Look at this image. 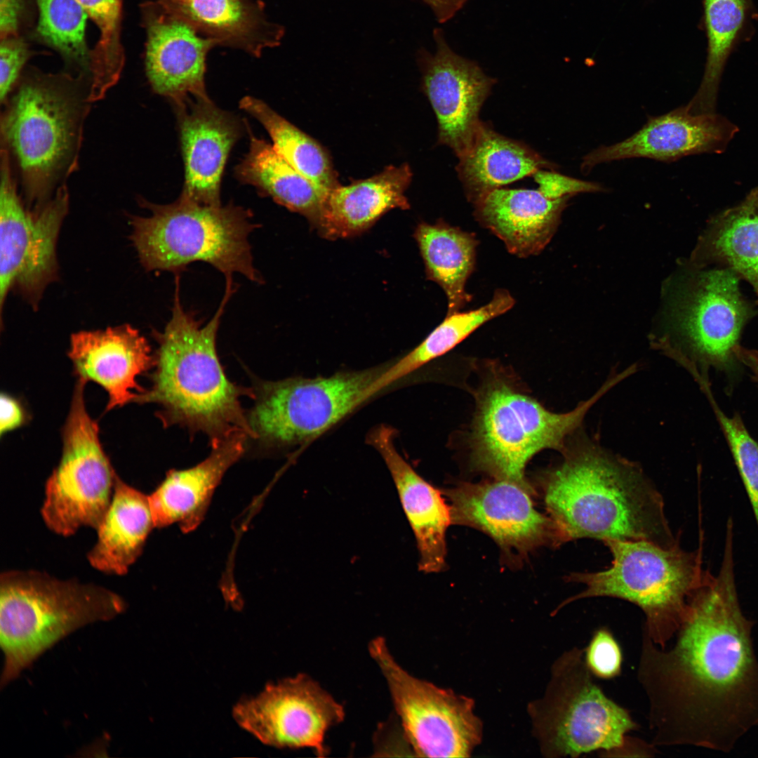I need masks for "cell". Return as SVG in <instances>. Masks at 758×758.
Segmentation results:
<instances>
[{
    "label": "cell",
    "mask_w": 758,
    "mask_h": 758,
    "mask_svg": "<svg viewBox=\"0 0 758 758\" xmlns=\"http://www.w3.org/2000/svg\"><path fill=\"white\" fill-rule=\"evenodd\" d=\"M69 357L78 378L107 392L108 411L135 402L145 390L137 378L154 361L147 340L130 325L74 333Z\"/></svg>",
    "instance_id": "44dd1931"
},
{
    "label": "cell",
    "mask_w": 758,
    "mask_h": 758,
    "mask_svg": "<svg viewBox=\"0 0 758 758\" xmlns=\"http://www.w3.org/2000/svg\"><path fill=\"white\" fill-rule=\"evenodd\" d=\"M126 601L114 591L36 570L0 576V686L16 679L41 655L75 630L123 613Z\"/></svg>",
    "instance_id": "5b68a950"
},
{
    "label": "cell",
    "mask_w": 758,
    "mask_h": 758,
    "mask_svg": "<svg viewBox=\"0 0 758 758\" xmlns=\"http://www.w3.org/2000/svg\"><path fill=\"white\" fill-rule=\"evenodd\" d=\"M729 268L693 270L667 281L663 333L654 344L689 370L694 362L729 368L752 310Z\"/></svg>",
    "instance_id": "30bf717a"
},
{
    "label": "cell",
    "mask_w": 758,
    "mask_h": 758,
    "mask_svg": "<svg viewBox=\"0 0 758 758\" xmlns=\"http://www.w3.org/2000/svg\"><path fill=\"white\" fill-rule=\"evenodd\" d=\"M397 434L395 428L381 424L371 430L366 441L380 453L394 481L415 538L419 569L437 573L445 566L446 533L452 522L450 505L397 451Z\"/></svg>",
    "instance_id": "7402d4cb"
},
{
    "label": "cell",
    "mask_w": 758,
    "mask_h": 758,
    "mask_svg": "<svg viewBox=\"0 0 758 758\" xmlns=\"http://www.w3.org/2000/svg\"><path fill=\"white\" fill-rule=\"evenodd\" d=\"M515 304L504 288L495 291L486 305L472 310L446 315L419 345L399 359L388 364L375 382L378 392L444 355L487 321L507 312Z\"/></svg>",
    "instance_id": "d6a6232c"
},
{
    "label": "cell",
    "mask_w": 758,
    "mask_h": 758,
    "mask_svg": "<svg viewBox=\"0 0 758 758\" xmlns=\"http://www.w3.org/2000/svg\"><path fill=\"white\" fill-rule=\"evenodd\" d=\"M248 437L244 432H233L211 446V453L200 463L169 471L148 496L155 527L178 523L184 532L197 528L225 472L244 453Z\"/></svg>",
    "instance_id": "cb8c5ba5"
},
{
    "label": "cell",
    "mask_w": 758,
    "mask_h": 758,
    "mask_svg": "<svg viewBox=\"0 0 758 758\" xmlns=\"http://www.w3.org/2000/svg\"><path fill=\"white\" fill-rule=\"evenodd\" d=\"M754 622L736 584L733 542L689 599L672 646L643 630L638 680L646 694L654 746L691 745L729 753L758 728Z\"/></svg>",
    "instance_id": "6da1fadb"
},
{
    "label": "cell",
    "mask_w": 758,
    "mask_h": 758,
    "mask_svg": "<svg viewBox=\"0 0 758 758\" xmlns=\"http://www.w3.org/2000/svg\"><path fill=\"white\" fill-rule=\"evenodd\" d=\"M0 434L13 431L22 426L27 420V413L21 402L13 396L1 394Z\"/></svg>",
    "instance_id": "60d3db41"
},
{
    "label": "cell",
    "mask_w": 758,
    "mask_h": 758,
    "mask_svg": "<svg viewBox=\"0 0 758 758\" xmlns=\"http://www.w3.org/2000/svg\"><path fill=\"white\" fill-rule=\"evenodd\" d=\"M36 32L46 45L70 64L91 72V53L86 42L87 14L77 0H36Z\"/></svg>",
    "instance_id": "d590c367"
},
{
    "label": "cell",
    "mask_w": 758,
    "mask_h": 758,
    "mask_svg": "<svg viewBox=\"0 0 758 758\" xmlns=\"http://www.w3.org/2000/svg\"><path fill=\"white\" fill-rule=\"evenodd\" d=\"M175 109L185 164L180 195L201 204L221 205V178L241 124L208 97L190 98Z\"/></svg>",
    "instance_id": "ffe728a7"
},
{
    "label": "cell",
    "mask_w": 758,
    "mask_h": 758,
    "mask_svg": "<svg viewBox=\"0 0 758 758\" xmlns=\"http://www.w3.org/2000/svg\"><path fill=\"white\" fill-rule=\"evenodd\" d=\"M154 522L148 496L118 475L109 506L87 554L90 564L107 574L123 576L140 556Z\"/></svg>",
    "instance_id": "4316f807"
},
{
    "label": "cell",
    "mask_w": 758,
    "mask_h": 758,
    "mask_svg": "<svg viewBox=\"0 0 758 758\" xmlns=\"http://www.w3.org/2000/svg\"><path fill=\"white\" fill-rule=\"evenodd\" d=\"M368 651L387 682L414 755L470 757L483 737L473 699L408 673L381 637L371 641Z\"/></svg>",
    "instance_id": "4fadbf2b"
},
{
    "label": "cell",
    "mask_w": 758,
    "mask_h": 758,
    "mask_svg": "<svg viewBox=\"0 0 758 758\" xmlns=\"http://www.w3.org/2000/svg\"><path fill=\"white\" fill-rule=\"evenodd\" d=\"M237 724L265 745L310 748L318 757L328 753L326 732L341 723L345 709L310 676L300 673L267 684L258 695L233 708Z\"/></svg>",
    "instance_id": "9a60e30c"
},
{
    "label": "cell",
    "mask_w": 758,
    "mask_h": 758,
    "mask_svg": "<svg viewBox=\"0 0 758 758\" xmlns=\"http://www.w3.org/2000/svg\"><path fill=\"white\" fill-rule=\"evenodd\" d=\"M534 490L515 482H460L446 490L452 523L488 535L505 555L523 559L541 545H557L554 524L536 508Z\"/></svg>",
    "instance_id": "2e32d148"
},
{
    "label": "cell",
    "mask_w": 758,
    "mask_h": 758,
    "mask_svg": "<svg viewBox=\"0 0 758 758\" xmlns=\"http://www.w3.org/2000/svg\"><path fill=\"white\" fill-rule=\"evenodd\" d=\"M170 14L217 44L243 48L256 56L279 44L283 28L265 20L246 0H158Z\"/></svg>",
    "instance_id": "83f0119b"
},
{
    "label": "cell",
    "mask_w": 758,
    "mask_h": 758,
    "mask_svg": "<svg viewBox=\"0 0 758 758\" xmlns=\"http://www.w3.org/2000/svg\"><path fill=\"white\" fill-rule=\"evenodd\" d=\"M86 382L78 378L62 430V451L45 485L41 517L64 537L87 526L96 529L112 500L117 473L99 439L96 422L86 406Z\"/></svg>",
    "instance_id": "7c38bea8"
},
{
    "label": "cell",
    "mask_w": 758,
    "mask_h": 758,
    "mask_svg": "<svg viewBox=\"0 0 758 758\" xmlns=\"http://www.w3.org/2000/svg\"><path fill=\"white\" fill-rule=\"evenodd\" d=\"M433 39L435 51L422 49L418 55L421 88L437 119L438 143L459 157L474 139L481 121L480 109L496 79L476 62L455 52L442 29H434Z\"/></svg>",
    "instance_id": "e0dca14e"
},
{
    "label": "cell",
    "mask_w": 758,
    "mask_h": 758,
    "mask_svg": "<svg viewBox=\"0 0 758 758\" xmlns=\"http://www.w3.org/2000/svg\"><path fill=\"white\" fill-rule=\"evenodd\" d=\"M620 380V375H613L576 408L557 413L519 391L505 378L495 374L488 377L476 394L470 436L474 467L494 479L533 490L524 476L528 461L545 449L561 452L590 408Z\"/></svg>",
    "instance_id": "52a82bcc"
},
{
    "label": "cell",
    "mask_w": 758,
    "mask_h": 758,
    "mask_svg": "<svg viewBox=\"0 0 758 758\" xmlns=\"http://www.w3.org/2000/svg\"><path fill=\"white\" fill-rule=\"evenodd\" d=\"M414 237L427 279L439 284L446 293V315L459 312L472 299L465 286L475 268L479 244L476 235L439 219L434 224L420 223Z\"/></svg>",
    "instance_id": "f546056e"
},
{
    "label": "cell",
    "mask_w": 758,
    "mask_h": 758,
    "mask_svg": "<svg viewBox=\"0 0 758 758\" xmlns=\"http://www.w3.org/2000/svg\"><path fill=\"white\" fill-rule=\"evenodd\" d=\"M222 300L204 326L183 308L179 276L171 318L154 356L152 386L136 399L138 404H154L164 427L179 425L191 432L205 433L215 445L233 432L253 438L242 396L253 397V390L237 385L226 376L216 351V336L225 306L234 291L232 278H226Z\"/></svg>",
    "instance_id": "3957f363"
},
{
    "label": "cell",
    "mask_w": 758,
    "mask_h": 758,
    "mask_svg": "<svg viewBox=\"0 0 758 758\" xmlns=\"http://www.w3.org/2000/svg\"><path fill=\"white\" fill-rule=\"evenodd\" d=\"M604 543L613 557L611 566L598 572L568 576V582L585 587L559 609L570 602L598 597L630 601L644 613L643 630L653 642L667 646L684 620L690 598L705 578L702 545L689 552L679 543L670 547L644 540H609Z\"/></svg>",
    "instance_id": "ba28073f"
},
{
    "label": "cell",
    "mask_w": 758,
    "mask_h": 758,
    "mask_svg": "<svg viewBox=\"0 0 758 758\" xmlns=\"http://www.w3.org/2000/svg\"><path fill=\"white\" fill-rule=\"evenodd\" d=\"M738 131L719 114H693L684 106L649 118L637 132L621 142L589 152L583 157L580 170L587 173L598 164L631 158L670 162L690 154L720 153Z\"/></svg>",
    "instance_id": "ac0fdd59"
},
{
    "label": "cell",
    "mask_w": 758,
    "mask_h": 758,
    "mask_svg": "<svg viewBox=\"0 0 758 758\" xmlns=\"http://www.w3.org/2000/svg\"><path fill=\"white\" fill-rule=\"evenodd\" d=\"M144 13L145 67L153 91L175 106L190 98L208 97L204 84L206 55L217 42L201 37L158 2L147 4Z\"/></svg>",
    "instance_id": "d6986e66"
},
{
    "label": "cell",
    "mask_w": 758,
    "mask_h": 758,
    "mask_svg": "<svg viewBox=\"0 0 758 758\" xmlns=\"http://www.w3.org/2000/svg\"><path fill=\"white\" fill-rule=\"evenodd\" d=\"M576 646L553 663L543 695L528 704L532 732L544 757H576L619 747L638 729L630 712L595 683Z\"/></svg>",
    "instance_id": "9c48e42d"
},
{
    "label": "cell",
    "mask_w": 758,
    "mask_h": 758,
    "mask_svg": "<svg viewBox=\"0 0 758 758\" xmlns=\"http://www.w3.org/2000/svg\"><path fill=\"white\" fill-rule=\"evenodd\" d=\"M29 57L24 41L11 36L1 39L0 44V101L6 103L16 84L20 73Z\"/></svg>",
    "instance_id": "f35d334b"
},
{
    "label": "cell",
    "mask_w": 758,
    "mask_h": 758,
    "mask_svg": "<svg viewBox=\"0 0 758 758\" xmlns=\"http://www.w3.org/2000/svg\"><path fill=\"white\" fill-rule=\"evenodd\" d=\"M716 415L729 445L758 525V444L738 415L729 417L716 406Z\"/></svg>",
    "instance_id": "8d00e7d4"
},
{
    "label": "cell",
    "mask_w": 758,
    "mask_h": 758,
    "mask_svg": "<svg viewBox=\"0 0 758 758\" xmlns=\"http://www.w3.org/2000/svg\"><path fill=\"white\" fill-rule=\"evenodd\" d=\"M239 107L260 121L276 150L302 175L329 194L340 185L328 152L317 140L259 99L246 96Z\"/></svg>",
    "instance_id": "836d02e7"
},
{
    "label": "cell",
    "mask_w": 758,
    "mask_h": 758,
    "mask_svg": "<svg viewBox=\"0 0 758 758\" xmlns=\"http://www.w3.org/2000/svg\"><path fill=\"white\" fill-rule=\"evenodd\" d=\"M533 177L539 185L538 189L552 199L572 197L579 193L601 192L604 190L599 184L571 178L554 170L547 171L541 169L536 171Z\"/></svg>",
    "instance_id": "ab89813d"
},
{
    "label": "cell",
    "mask_w": 758,
    "mask_h": 758,
    "mask_svg": "<svg viewBox=\"0 0 758 758\" xmlns=\"http://www.w3.org/2000/svg\"><path fill=\"white\" fill-rule=\"evenodd\" d=\"M707 60L700 86L686 105L693 114L713 113L727 60L753 17L752 0H703Z\"/></svg>",
    "instance_id": "1f68e13d"
},
{
    "label": "cell",
    "mask_w": 758,
    "mask_h": 758,
    "mask_svg": "<svg viewBox=\"0 0 758 758\" xmlns=\"http://www.w3.org/2000/svg\"><path fill=\"white\" fill-rule=\"evenodd\" d=\"M140 202L150 214L131 218V239L145 270L178 273L202 261L225 277L239 273L262 282L248 240L258 227L249 210L232 204H201L182 195L165 205Z\"/></svg>",
    "instance_id": "8992f818"
},
{
    "label": "cell",
    "mask_w": 758,
    "mask_h": 758,
    "mask_svg": "<svg viewBox=\"0 0 758 758\" xmlns=\"http://www.w3.org/2000/svg\"><path fill=\"white\" fill-rule=\"evenodd\" d=\"M583 650L585 664L594 677L611 679L620 674L622 651L609 629L600 627L596 630Z\"/></svg>",
    "instance_id": "74e56055"
},
{
    "label": "cell",
    "mask_w": 758,
    "mask_h": 758,
    "mask_svg": "<svg viewBox=\"0 0 758 758\" xmlns=\"http://www.w3.org/2000/svg\"><path fill=\"white\" fill-rule=\"evenodd\" d=\"M412 175L407 164L392 165L370 178L338 185L330 192L313 226L329 239L361 234L390 210L410 207L405 192Z\"/></svg>",
    "instance_id": "d4e9b609"
},
{
    "label": "cell",
    "mask_w": 758,
    "mask_h": 758,
    "mask_svg": "<svg viewBox=\"0 0 758 758\" xmlns=\"http://www.w3.org/2000/svg\"><path fill=\"white\" fill-rule=\"evenodd\" d=\"M22 8V0H0V38L15 36Z\"/></svg>",
    "instance_id": "b9f144b4"
},
{
    "label": "cell",
    "mask_w": 758,
    "mask_h": 758,
    "mask_svg": "<svg viewBox=\"0 0 758 758\" xmlns=\"http://www.w3.org/2000/svg\"><path fill=\"white\" fill-rule=\"evenodd\" d=\"M430 7L437 21L446 23L453 18L468 0H422Z\"/></svg>",
    "instance_id": "ee69618b"
},
{
    "label": "cell",
    "mask_w": 758,
    "mask_h": 758,
    "mask_svg": "<svg viewBox=\"0 0 758 758\" xmlns=\"http://www.w3.org/2000/svg\"><path fill=\"white\" fill-rule=\"evenodd\" d=\"M236 176L275 202L305 216L312 225L329 195L290 165L273 145L251 133L249 151L237 166Z\"/></svg>",
    "instance_id": "f1b7e54d"
},
{
    "label": "cell",
    "mask_w": 758,
    "mask_h": 758,
    "mask_svg": "<svg viewBox=\"0 0 758 758\" xmlns=\"http://www.w3.org/2000/svg\"><path fill=\"white\" fill-rule=\"evenodd\" d=\"M656 752V746L639 739L626 736L618 748L601 754L603 757H652Z\"/></svg>",
    "instance_id": "7bdbcfd3"
},
{
    "label": "cell",
    "mask_w": 758,
    "mask_h": 758,
    "mask_svg": "<svg viewBox=\"0 0 758 758\" xmlns=\"http://www.w3.org/2000/svg\"><path fill=\"white\" fill-rule=\"evenodd\" d=\"M95 24L99 39L91 52V98L100 99L118 80L124 62L121 42V0H77Z\"/></svg>",
    "instance_id": "e575fe53"
},
{
    "label": "cell",
    "mask_w": 758,
    "mask_h": 758,
    "mask_svg": "<svg viewBox=\"0 0 758 758\" xmlns=\"http://www.w3.org/2000/svg\"><path fill=\"white\" fill-rule=\"evenodd\" d=\"M577 432L561 451L562 461L542 478L558 545L587 538L677 544L663 498L640 467Z\"/></svg>",
    "instance_id": "7a4b0ae2"
},
{
    "label": "cell",
    "mask_w": 758,
    "mask_h": 758,
    "mask_svg": "<svg viewBox=\"0 0 758 758\" xmlns=\"http://www.w3.org/2000/svg\"><path fill=\"white\" fill-rule=\"evenodd\" d=\"M90 90L68 75L32 72L1 116V143L13 152L27 204L39 208L77 168Z\"/></svg>",
    "instance_id": "277c9868"
},
{
    "label": "cell",
    "mask_w": 758,
    "mask_h": 758,
    "mask_svg": "<svg viewBox=\"0 0 758 758\" xmlns=\"http://www.w3.org/2000/svg\"><path fill=\"white\" fill-rule=\"evenodd\" d=\"M69 208L65 183L55 197L29 211L18 195L9 150L1 147L0 185V305L16 287L33 307L46 287L56 279V244Z\"/></svg>",
    "instance_id": "5bb4252c"
},
{
    "label": "cell",
    "mask_w": 758,
    "mask_h": 758,
    "mask_svg": "<svg viewBox=\"0 0 758 758\" xmlns=\"http://www.w3.org/2000/svg\"><path fill=\"white\" fill-rule=\"evenodd\" d=\"M736 357L750 368L754 380L758 383V352L739 346L736 350Z\"/></svg>",
    "instance_id": "f6af8a7d"
},
{
    "label": "cell",
    "mask_w": 758,
    "mask_h": 758,
    "mask_svg": "<svg viewBox=\"0 0 758 758\" xmlns=\"http://www.w3.org/2000/svg\"><path fill=\"white\" fill-rule=\"evenodd\" d=\"M385 366L256 383L247 415L253 438L279 448L314 439L375 396Z\"/></svg>",
    "instance_id": "8fae6325"
},
{
    "label": "cell",
    "mask_w": 758,
    "mask_h": 758,
    "mask_svg": "<svg viewBox=\"0 0 758 758\" xmlns=\"http://www.w3.org/2000/svg\"><path fill=\"white\" fill-rule=\"evenodd\" d=\"M571 197L552 199L538 189H496L474 205V216L519 258L539 254L550 241Z\"/></svg>",
    "instance_id": "603a6c76"
},
{
    "label": "cell",
    "mask_w": 758,
    "mask_h": 758,
    "mask_svg": "<svg viewBox=\"0 0 758 758\" xmlns=\"http://www.w3.org/2000/svg\"><path fill=\"white\" fill-rule=\"evenodd\" d=\"M692 256L697 265H724L747 280L758 297V187L713 219Z\"/></svg>",
    "instance_id": "4dcf8cb0"
},
{
    "label": "cell",
    "mask_w": 758,
    "mask_h": 758,
    "mask_svg": "<svg viewBox=\"0 0 758 758\" xmlns=\"http://www.w3.org/2000/svg\"><path fill=\"white\" fill-rule=\"evenodd\" d=\"M458 159L456 171L473 205L496 189L557 166L523 142L507 138L482 121L470 146Z\"/></svg>",
    "instance_id": "484cf974"
}]
</instances>
